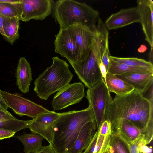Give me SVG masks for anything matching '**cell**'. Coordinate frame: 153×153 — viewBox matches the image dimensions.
Segmentation results:
<instances>
[{"instance_id": "22", "label": "cell", "mask_w": 153, "mask_h": 153, "mask_svg": "<svg viewBox=\"0 0 153 153\" xmlns=\"http://www.w3.org/2000/svg\"><path fill=\"white\" fill-rule=\"evenodd\" d=\"M107 72L114 75L135 72L152 73L148 70L143 68L130 66L115 61L111 59Z\"/></svg>"}, {"instance_id": "37", "label": "cell", "mask_w": 153, "mask_h": 153, "mask_svg": "<svg viewBox=\"0 0 153 153\" xmlns=\"http://www.w3.org/2000/svg\"><path fill=\"white\" fill-rule=\"evenodd\" d=\"M4 18V16L0 14V33L3 37L4 34L3 28V25Z\"/></svg>"}, {"instance_id": "34", "label": "cell", "mask_w": 153, "mask_h": 153, "mask_svg": "<svg viewBox=\"0 0 153 153\" xmlns=\"http://www.w3.org/2000/svg\"><path fill=\"white\" fill-rule=\"evenodd\" d=\"M98 66L102 78L105 82L107 70L105 66L102 61L101 58L99 60Z\"/></svg>"}, {"instance_id": "10", "label": "cell", "mask_w": 153, "mask_h": 153, "mask_svg": "<svg viewBox=\"0 0 153 153\" xmlns=\"http://www.w3.org/2000/svg\"><path fill=\"white\" fill-rule=\"evenodd\" d=\"M84 87L81 82L75 83L59 91L52 102L54 111L61 110L79 102L85 96Z\"/></svg>"}, {"instance_id": "32", "label": "cell", "mask_w": 153, "mask_h": 153, "mask_svg": "<svg viewBox=\"0 0 153 153\" xmlns=\"http://www.w3.org/2000/svg\"><path fill=\"white\" fill-rule=\"evenodd\" d=\"M15 133L0 128V140L10 138L15 134Z\"/></svg>"}, {"instance_id": "20", "label": "cell", "mask_w": 153, "mask_h": 153, "mask_svg": "<svg viewBox=\"0 0 153 153\" xmlns=\"http://www.w3.org/2000/svg\"><path fill=\"white\" fill-rule=\"evenodd\" d=\"M15 137L22 143L25 153H29L42 147V141L45 139L41 135L33 133H25Z\"/></svg>"}, {"instance_id": "31", "label": "cell", "mask_w": 153, "mask_h": 153, "mask_svg": "<svg viewBox=\"0 0 153 153\" xmlns=\"http://www.w3.org/2000/svg\"><path fill=\"white\" fill-rule=\"evenodd\" d=\"M29 153H56L52 146H42L39 149Z\"/></svg>"}, {"instance_id": "13", "label": "cell", "mask_w": 153, "mask_h": 153, "mask_svg": "<svg viewBox=\"0 0 153 153\" xmlns=\"http://www.w3.org/2000/svg\"><path fill=\"white\" fill-rule=\"evenodd\" d=\"M140 22V16L137 6L122 9L111 14L105 20L104 24L108 30H116L136 22Z\"/></svg>"}, {"instance_id": "2", "label": "cell", "mask_w": 153, "mask_h": 153, "mask_svg": "<svg viewBox=\"0 0 153 153\" xmlns=\"http://www.w3.org/2000/svg\"><path fill=\"white\" fill-rule=\"evenodd\" d=\"M93 120L94 117L89 105L83 110L59 113L54 123L51 145L55 153H69L82 128Z\"/></svg>"}, {"instance_id": "40", "label": "cell", "mask_w": 153, "mask_h": 153, "mask_svg": "<svg viewBox=\"0 0 153 153\" xmlns=\"http://www.w3.org/2000/svg\"><path fill=\"white\" fill-rule=\"evenodd\" d=\"M109 150L111 153H118L111 146H109Z\"/></svg>"}, {"instance_id": "9", "label": "cell", "mask_w": 153, "mask_h": 153, "mask_svg": "<svg viewBox=\"0 0 153 153\" xmlns=\"http://www.w3.org/2000/svg\"><path fill=\"white\" fill-rule=\"evenodd\" d=\"M73 34L78 46L79 53L77 63L80 64L88 58L92 40L98 33L96 28L91 29L81 23H76L67 28Z\"/></svg>"}, {"instance_id": "41", "label": "cell", "mask_w": 153, "mask_h": 153, "mask_svg": "<svg viewBox=\"0 0 153 153\" xmlns=\"http://www.w3.org/2000/svg\"><path fill=\"white\" fill-rule=\"evenodd\" d=\"M109 146L108 148L106 151L104 152V153H111L109 150Z\"/></svg>"}, {"instance_id": "29", "label": "cell", "mask_w": 153, "mask_h": 153, "mask_svg": "<svg viewBox=\"0 0 153 153\" xmlns=\"http://www.w3.org/2000/svg\"><path fill=\"white\" fill-rule=\"evenodd\" d=\"M99 134L103 135H111V123L105 120L101 124L98 130Z\"/></svg>"}, {"instance_id": "19", "label": "cell", "mask_w": 153, "mask_h": 153, "mask_svg": "<svg viewBox=\"0 0 153 153\" xmlns=\"http://www.w3.org/2000/svg\"><path fill=\"white\" fill-rule=\"evenodd\" d=\"M19 17L5 16L3 25L4 34L3 37L12 45L19 38Z\"/></svg>"}, {"instance_id": "28", "label": "cell", "mask_w": 153, "mask_h": 153, "mask_svg": "<svg viewBox=\"0 0 153 153\" xmlns=\"http://www.w3.org/2000/svg\"><path fill=\"white\" fill-rule=\"evenodd\" d=\"M124 143L130 153H140L139 150L141 146L143 145H147L145 136L143 135H140L132 142Z\"/></svg>"}, {"instance_id": "38", "label": "cell", "mask_w": 153, "mask_h": 153, "mask_svg": "<svg viewBox=\"0 0 153 153\" xmlns=\"http://www.w3.org/2000/svg\"><path fill=\"white\" fill-rule=\"evenodd\" d=\"M147 49V48L145 45H142L138 48V51L139 53H143Z\"/></svg>"}, {"instance_id": "1", "label": "cell", "mask_w": 153, "mask_h": 153, "mask_svg": "<svg viewBox=\"0 0 153 153\" xmlns=\"http://www.w3.org/2000/svg\"><path fill=\"white\" fill-rule=\"evenodd\" d=\"M105 119L111 123V134H118L123 121H130L140 130L148 144L153 136V98L148 99L135 89L116 95L106 108Z\"/></svg>"}, {"instance_id": "24", "label": "cell", "mask_w": 153, "mask_h": 153, "mask_svg": "<svg viewBox=\"0 0 153 153\" xmlns=\"http://www.w3.org/2000/svg\"><path fill=\"white\" fill-rule=\"evenodd\" d=\"M33 121V119L23 120L17 118L7 120H0V128L16 133L21 130L29 128Z\"/></svg>"}, {"instance_id": "36", "label": "cell", "mask_w": 153, "mask_h": 153, "mask_svg": "<svg viewBox=\"0 0 153 153\" xmlns=\"http://www.w3.org/2000/svg\"><path fill=\"white\" fill-rule=\"evenodd\" d=\"M140 153H152V147H148L146 145H143L140 147L139 150Z\"/></svg>"}, {"instance_id": "27", "label": "cell", "mask_w": 153, "mask_h": 153, "mask_svg": "<svg viewBox=\"0 0 153 153\" xmlns=\"http://www.w3.org/2000/svg\"><path fill=\"white\" fill-rule=\"evenodd\" d=\"M110 145L118 153H130L127 147L117 135H110Z\"/></svg>"}, {"instance_id": "6", "label": "cell", "mask_w": 153, "mask_h": 153, "mask_svg": "<svg viewBox=\"0 0 153 153\" xmlns=\"http://www.w3.org/2000/svg\"><path fill=\"white\" fill-rule=\"evenodd\" d=\"M86 97L92 108L97 130L105 120V110L113 100L103 78L93 87L88 88Z\"/></svg>"}, {"instance_id": "30", "label": "cell", "mask_w": 153, "mask_h": 153, "mask_svg": "<svg viewBox=\"0 0 153 153\" xmlns=\"http://www.w3.org/2000/svg\"><path fill=\"white\" fill-rule=\"evenodd\" d=\"M98 132L97 130L91 142L82 153H93L97 143Z\"/></svg>"}, {"instance_id": "25", "label": "cell", "mask_w": 153, "mask_h": 153, "mask_svg": "<svg viewBox=\"0 0 153 153\" xmlns=\"http://www.w3.org/2000/svg\"><path fill=\"white\" fill-rule=\"evenodd\" d=\"M110 59L130 66L142 67L153 73V65L149 61L136 58L119 57L110 56Z\"/></svg>"}, {"instance_id": "16", "label": "cell", "mask_w": 153, "mask_h": 153, "mask_svg": "<svg viewBox=\"0 0 153 153\" xmlns=\"http://www.w3.org/2000/svg\"><path fill=\"white\" fill-rule=\"evenodd\" d=\"M97 130L95 120L86 123L81 128L69 153H82L91 142Z\"/></svg>"}, {"instance_id": "17", "label": "cell", "mask_w": 153, "mask_h": 153, "mask_svg": "<svg viewBox=\"0 0 153 153\" xmlns=\"http://www.w3.org/2000/svg\"><path fill=\"white\" fill-rule=\"evenodd\" d=\"M16 75L19 89L24 94L28 92L33 79L30 65L25 58L21 57L19 59Z\"/></svg>"}, {"instance_id": "3", "label": "cell", "mask_w": 153, "mask_h": 153, "mask_svg": "<svg viewBox=\"0 0 153 153\" xmlns=\"http://www.w3.org/2000/svg\"><path fill=\"white\" fill-rule=\"evenodd\" d=\"M52 13L62 29H67L76 23L95 29L99 17V12L90 6L72 0H59L54 2Z\"/></svg>"}, {"instance_id": "35", "label": "cell", "mask_w": 153, "mask_h": 153, "mask_svg": "<svg viewBox=\"0 0 153 153\" xmlns=\"http://www.w3.org/2000/svg\"><path fill=\"white\" fill-rule=\"evenodd\" d=\"M1 91L0 89V108L8 112L7 109L8 108L7 106L4 98L2 95Z\"/></svg>"}, {"instance_id": "23", "label": "cell", "mask_w": 153, "mask_h": 153, "mask_svg": "<svg viewBox=\"0 0 153 153\" xmlns=\"http://www.w3.org/2000/svg\"><path fill=\"white\" fill-rule=\"evenodd\" d=\"M20 10L19 0H0V14L4 16L20 19Z\"/></svg>"}, {"instance_id": "5", "label": "cell", "mask_w": 153, "mask_h": 153, "mask_svg": "<svg viewBox=\"0 0 153 153\" xmlns=\"http://www.w3.org/2000/svg\"><path fill=\"white\" fill-rule=\"evenodd\" d=\"M97 34L92 39L87 59L80 64L69 62L79 79L88 88L93 87L102 78L98 66V61L101 58L102 45L108 31L102 26L97 27Z\"/></svg>"}, {"instance_id": "26", "label": "cell", "mask_w": 153, "mask_h": 153, "mask_svg": "<svg viewBox=\"0 0 153 153\" xmlns=\"http://www.w3.org/2000/svg\"><path fill=\"white\" fill-rule=\"evenodd\" d=\"M110 135H102L99 134L93 153H104L110 146Z\"/></svg>"}, {"instance_id": "7", "label": "cell", "mask_w": 153, "mask_h": 153, "mask_svg": "<svg viewBox=\"0 0 153 153\" xmlns=\"http://www.w3.org/2000/svg\"><path fill=\"white\" fill-rule=\"evenodd\" d=\"M1 93L8 107L20 116H27L34 119L40 114L50 111L43 106L23 97L18 93L12 94L2 91Z\"/></svg>"}, {"instance_id": "12", "label": "cell", "mask_w": 153, "mask_h": 153, "mask_svg": "<svg viewBox=\"0 0 153 153\" xmlns=\"http://www.w3.org/2000/svg\"><path fill=\"white\" fill-rule=\"evenodd\" d=\"M59 116V113L54 111L39 115L33 121L29 129L32 133L43 137L52 145L53 138L54 123Z\"/></svg>"}, {"instance_id": "11", "label": "cell", "mask_w": 153, "mask_h": 153, "mask_svg": "<svg viewBox=\"0 0 153 153\" xmlns=\"http://www.w3.org/2000/svg\"><path fill=\"white\" fill-rule=\"evenodd\" d=\"M55 52L68 62L77 63L79 50L75 38L68 29H60L54 42Z\"/></svg>"}, {"instance_id": "15", "label": "cell", "mask_w": 153, "mask_h": 153, "mask_svg": "<svg viewBox=\"0 0 153 153\" xmlns=\"http://www.w3.org/2000/svg\"><path fill=\"white\" fill-rule=\"evenodd\" d=\"M115 76L132 85L143 95L153 85L152 73L135 72Z\"/></svg>"}, {"instance_id": "33", "label": "cell", "mask_w": 153, "mask_h": 153, "mask_svg": "<svg viewBox=\"0 0 153 153\" xmlns=\"http://www.w3.org/2000/svg\"><path fill=\"white\" fill-rule=\"evenodd\" d=\"M16 118L10 112L6 111L0 108V120H7Z\"/></svg>"}, {"instance_id": "4", "label": "cell", "mask_w": 153, "mask_h": 153, "mask_svg": "<svg viewBox=\"0 0 153 153\" xmlns=\"http://www.w3.org/2000/svg\"><path fill=\"white\" fill-rule=\"evenodd\" d=\"M53 63L35 80L34 91L40 99L47 100L52 94L69 84L73 75L69 65L57 56L53 57Z\"/></svg>"}, {"instance_id": "21", "label": "cell", "mask_w": 153, "mask_h": 153, "mask_svg": "<svg viewBox=\"0 0 153 153\" xmlns=\"http://www.w3.org/2000/svg\"><path fill=\"white\" fill-rule=\"evenodd\" d=\"M116 135L124 143H130L133 142L142 134L140 130L131 122L124 121L121 123L119 132Z\"/></svg>"}, {"instance_id": "8", "label": "cell", "mask_w": 153, "mask_h": 153, "mask_svg": "<svg viewBox=\"0 0 153 153\" xmlns=\"http://www.w3.org/2000/svg\"><path fill=\"white\" fill-rule=\"evenodd\" d=\"M54 1L52 0H19L20 20H42L52 13Z\"/></svg>"}, {"instance_id": "14", "label": "cell", "mask_w": 153, "mask_h": 153, "mask_svg": "<svg viewBox=\"0 0 153 153\" xmlns=\"http://www.w3.org/2000/svg\"><path fill=\"white\" fill-rule=\"evenodd\" d=\"M137 2L145 40L151 47H153V1L152 0H138Z\"/></svg>"}, {"instance_id": "39", "label": "cell", "mask_w": 153, "mask_h": 153, "mask_svg": "<svg viewBox=\"0 0 153 153\" xmlns=\"http://www.w3.org/2000/svg\"><path fill=\"white\" fill-rule=\"evenodd\" d=\"M153 47H151V50L149 54V57L150 62L153 64Z\"/></svg>"}, {"instance_id": "18", "label": "cell", "mask_w": 153, "mask_h": 153, "mask_svg": "<svg viewBox=\"0 0 153 153\" xmlns=\"http://www.w3.org/2000/svg\"><path fill=\"white\" fill-rule=\"evenodd\" d=\"M105 82L109 91L114 93L116 95H124L134 89L131 84L108 72L106 75Z\"/></svg>"}]
</instances>
